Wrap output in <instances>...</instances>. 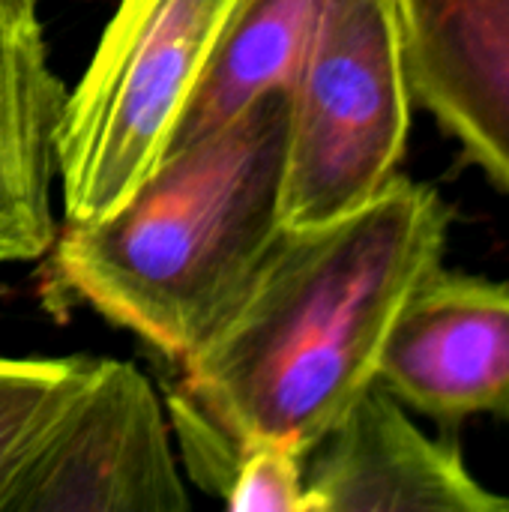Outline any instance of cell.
I'll use <instances>...</instances> for the list:
<instances>
[{"mask_svg":"<svg viewBox=\"0 0 509 512\" xmlns=\"http://www.w3.org/2000/svg\"><path fill=\"white\" fill-rule=\"evenodd\" d=\"M450 207L396 174L360 210L279 228L222 327L186 360L180 387L249 444L306 456L378 384L405 300L441 267Z\"/></svg>","mask_w":509,"mask_h":512,"instance_id":"6da1fadb","label":"cell"},{"mask_svg":"<svg viewBox=\"0 0 509 512\" xmlns=\"http://www.w3.org/2000/svg\"><path fill=\"white\" fill-rule=\"evenodd\" d=\"M288 99L168 150L111 213L66 222L45 297L87 303L186 363L231 315L282 228Z\"/></svg>","mask_w":509,"mask_h":512,"instance_id":"7a4b0ae2","label":"cell"},{"mask_svg":"<svg viewBox=\"0 0 509 512\" xmlns=\"http://www.w3.org/2000/svg\"><path fill=\"white\" fill-rule=\"evenodd\" d=\"M234 0H120L66 96L57 174L66 222L120 207L165 156Z\"/></svg>","mask_w":509,"mask_h":512,"instance_id":"3957f363","label":"cell"},{"mask_svg":"<svg viewBox=\"0 0 509 512\" xmlns=\"http://www.w3.org/2000/svg\"><path fill=\"white\" fill-rule=\"evenodd\" d=\"M282 228H312L369 204L396 174L411 84L390 0H330L285 93Z\"/></svg>","mask_w":509,"mask_h":512,"instance_id":"277c9868","label":"cell"},{"mask_svg":"<svg viewBox=\"0 0 509 512\" xmlns=\"http://www.w3.org/2000/svg\"><path fill=\"white\" fill-rule=\"evenodd\" d=\"M192 507L153 384L96 360L0 495V512H186Z\"/></svg>","mask_w":509,"mask_h":512,"instance_id":"5b68a950","label":"cell"},{"mask_svg":"<svg viewBox=\"0 0 509 512\" xmlns=\"http://www.w3.org/2000/svg\"><path fill=\"white\" fill-rule=\"evenodd\" d=\"M378 384L450 426L509 420V285L432 270L393 321Z\"/></svg>","mask_w":509,"mask_h":512,"instance_id":"8992f818","label":"cell"},{"mask_svg":"<svg viewBox=\"0 0 509 512\" xmlns=\"http://www.w3.org/2000/svg\"><path fill=\"white\" fill-rule=\"evenodd\" d=\"M309 512H507L453 441L429 438L372 384L303 456Z\"/></svg>","mask_w":509,"mask_h":512,"instance_id":"52a82bcc","label":"cell"},{"mask_svg":"<svg viewBox=\"0 0 509 512\" xmlns=\"http://www.w3.org/2000/svg\"><path fill=\"white\" fill-rule=\"evenodd\" d=\"M411 96L509 198V0H390Z\"/></svg>","mask_w":509,"mask_h":512,"instance_id":"ba28073f","label":"cell"},{"mask_svg":"<svg viewBox=\"0 0 509 512\" xmlns=\"http://www.w3.org/2000/svg\"><path fill=\"white\" fill-rule=\"evenodd\" d=\"M66 96L36 9L0 15V264L45 258L57 237L51 180Z\"/></svg>","mask_w":509,"mask_h":512,"instance_id":"9c48e42d","label":"cell"},{"mask_svg":"<svg viewBox=\"0 0 509 512\" xmlns=\"http://www.w3.org/2000/svg\"><path fill=\"white\" fill-rule=\"evenodd\" d=\"M327 3L234 0L168 150L219 132L270 93H288Z\"/></svg>","mask_w":509,"mask_h":512,"instance_id":"30bf717a","label":"cell"},{"mask_svg":"<svg viewBox=\"0 0 509 512\" xmlns=\"http://www.w3.org/2000/svg\"><path fill=\"white\" fill-rule=\"evenodd\" d=\"M96 360L0 357V495L45 426L78 393Z\"/></svg>","mask_w":509,"mask_h":512,"instance_id":"8fae6325","label":"cell"},{"mask_svg":"<svg viewBox=\"0 0 509 512\" xmlns=\"http://www.w3.org/2000/svg\"><path fill=\"white\" fill-rule=\"evenodd\" d=\"M165 408L168 429L174 435L186 474L204 495H210L222 507H231L255 453V444L243 441L180 384L168 393Z\"/></svg>","mask_w":509,"mask_h":512,"instance_id":"7c38bea8","label":"cell"},{"mask_svg":"<svg viewBox=\"0 0 509 512\" xmlns=\"http://www.w3.org/2000/svg\"><path fill=\"white\" fill-rule=\"evenodd\" d=\"M39 0H0V15H15V12H30L36 9Z\"/></svg>","mask_w":509,"mask_h":512,"instance_id":"4fadbf2b","label":"cell"}]
</instances>
